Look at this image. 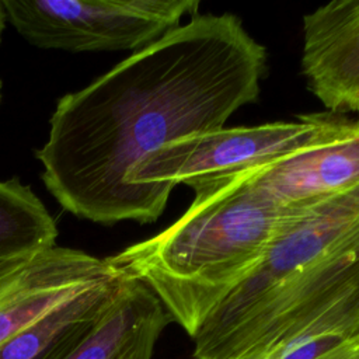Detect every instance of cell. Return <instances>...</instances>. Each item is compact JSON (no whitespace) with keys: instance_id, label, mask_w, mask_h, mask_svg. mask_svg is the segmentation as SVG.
Segmentation results:
<instances>
[{"instance_id":"cell-1","label":"cell","mask_w":359,"mask_h":359,"mask_svg":"<svg viewBox=\"0 0 359 359\" xmlns=\"http://www.w3.org/2000/svg\"><path fill=\"white\" fill-rule=\"evenodd\" d=\"M266 50L233 14H196L62 97L36 150L63 209L101 224L129 220L128 180L153 151L223 128L259 94Z\"/></svg>"},{"instance_id":"cell-2","label":"cell","mask_w":359,"mask_h":359,"mask_svg":"<svg viewBox=\"0 0 359 359\" xmlns=\"http://www.w3.org/2000/svg\"><path fill=\"white\" fill-rule=\"evenodd\" d=\"M192 189L189 208L172 224L107 258L119 272L146 283L191 338L302 210L269 201L254 184L252 167Z\"/></svg>"},{"instance_id":"cell-3","label":"cell","mask_w":359,"mask_h":359,"mask_svg":"<svg viewBox=\"0 0 359 359\" xmlns=\"http://www.w3.org/2000/svg\"><path fill=\"white\" fill-rule=\"evenodd\" d=\"M359 332V223L287 276L224 331L194 345V359H266L300 344L325 353Z\"/></svg>"},{"instance_id":"cell-4","label":"cell","mask_w":359,"mask_h":359,"mask_svg":"<svg viewBox=\"0 0 359 359\" xmlns=\"http://www.w3.org/2000/svg\"><path fill=\"white\" fill-rule=\"evenodd\" d=\"M341 114H306L292 122L219 128L181 136L144 158L129 175V220L156 222L174 187L191 188L273 161L332 135Z\"/></svg>"},{"instance_id":"cell-5","label":"cell","mask_w":359,"mask_h":359,"mask_svg":"<svg viewBox=\"0 0 359 359\" xmlns=\"http://www.w3.org/2000/svg\"><path fill=\"white\" fill-rule=\"evenodd\" d=\"M31 45L67 52H135L196 15L198 0H1Z\"/></svg>"},{"instance_id":"cell-6","label":"cell","mask_w":359,"mask_h":359,"mask_svg":"<svg viewBox=\"0 0 359 359\" xmlns=\"http://www.w3.org/2000/svg\"><path fill=\"white\" fill-rule=\"evenodd\" d=\"M359 223V189L297 212L278 233L254 272L205 320L194 345L224 331L258 299L339 241Z\"/></svg>"},{"instance_id":"cell-7","label":"cell","mask_w":359,"mask_h":359,"mask_svg":"<svg viewBox=\"0 0 359 359\" xmlns=\"http://www.w3.org/2000/svg\"><path fill=\"white\" fill-rule=\"evenodd\" d=\"M105 258L57 247L0 262V346L81 292L119 276Z\"/></svg>"},{"instance_id":"cell-8","label":"cell","mask_w":359,"mask_h":359,"mask_svg":"<svg viewBox=\"0 0 359 359\" xmlns=\"http://www.w3.org/2000/svg\"><path fill=\"white\" fill-rule=\"evenodd\" d=\"M252 180L269 201L289 210L359 189V121L344 118L328 137L252 167Z\"/></svg>"},{"instance_id":"cell-9","label":"cell","mask_w":359,"mask_h":359,"mask_svg":"<svg viewBox=\"0 0 359 359\" xmlns=\"http://www.w3.org/2000/svg\"><path fill=\"white\" fill-rule=\"evenodd\" d=\"M302 73L332 114L359 111V0H337L303 17Z\"/></svg>"},{"instance_id":"cell-10","label":"cell","mask_w":359,"mask_h":359,"mask_svg":"<svg viewBox=\"0 0 359 359\" xmlns=\"http://www.w3.org/2000/svg\"><path fill=\"white\" fill-rule=\"evenodd\" d=\"M170 321L151 289L123 273L109 303L59 359H151Z\"/></svg>"},{"instance_id":"cell-11","label":"cell","mask_w":359,"mask_h":359,"mask_svg":"<svg viewBox=\"0 0 359 359\" xmlns=\"http://www.w3.org/2000/svg\"><path fill=\"white\" fill-rule=\"evenodd\" d=\"M123 273L98 283L55 307L0 346V359H41L87 328L112 299Z\"/></svg>"},{"instance_id":"cell-12","label":"cell","mask_w":359,"mask_h":359,"mask_svg":"<svg viewBox=\"0 0 359 359\" xmlns=\"http://www.w3.org/2000/svg\"><path fill=\"white\" fill-rule=\"evenodd\" d=\"M57 227L41 199L17 178L0 181V262L55 245Z\"/></svg>"},{"instance_id":"cell-13","label":"cell","mask_w":359,"mask_h":359,"mask_svg":"<svg viewBox=\"0 0 359 359\" xmlns=\"http://www.w3.org/2000/svg\"><path fill=\"white\" fill-rule=\"evenodd\" d=\"M81 332V331H80ZM80 332H77L76 335H73V337H70V338H67L66 341H63L60 345H57L55 349H52L49 353H46L45 356H42L41 359H59L62 355H63V352L67 349V346L70 345V342L80 334Z\"/></svg>"},{"instance_id":"cell-14","label":"cell","mask_w":359,"mask_h":359,"mask_svg":"<svg viewBox=\"0 0 359 359\" xmlns=\"http://www.w3.org/2000/svg\"><path fill=\"white\" fill-rule=\"evenodd\" d=\"M6 13H4V8H3V4H1V0H0V41H1V32L4 29V21H6Z\"/></svg>"},{"instance_id":"cell-15","label":"cell","mask_w":359,"mask_h":359,"mask_svg":"<svg viewBox=\"0 0 359 359\" xmlns=\"http://www.w3.org/2000/svg\"><path fill=\"white\" fill-rule=\"evenodd\" d=\"M0 101H1V80H0Z\"/></svg>"}]
</instances>
